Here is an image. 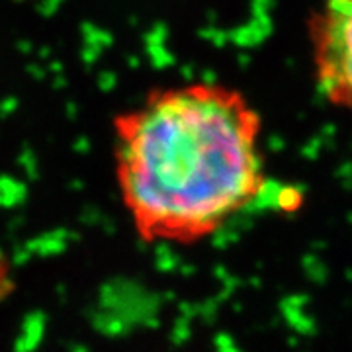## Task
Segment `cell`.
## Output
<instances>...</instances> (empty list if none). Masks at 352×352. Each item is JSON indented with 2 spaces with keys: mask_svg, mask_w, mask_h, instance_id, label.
<instances>
[{
  "mask_svg": "<svg viewBox=\"0 0 352 352\" xmlns=\"http://www.w3.org/2000/svg\"><path fill=\"white\" fill-rule=\"evenodd\" d=\"M309 41L321 92L352 110V0H323L309 20Z\"/></svg>",
  "mask_w": 352,
  "mask_h": 352,
  "instance_id": "cell-2",
  "label": "cell"
},
{
  "mask_svg": "<svg viewBox=\"0 0 352 352\" xmlns=\"http://www.w3.org/2000/svg\"><path fill=\"white\" fill-rule=\"evenodd\" d=\"M261 120L223 87L155 94L118 126L116 182L145 243H198L263 186Z\"/></svg>",
  "mask_w": 352,
  "mask_h": 352,
  "instance_id": "cell-1",
  "label": "cell"
},
{
  "mask_svg": "<svg viewBox=\"0 0 352 352\" xmlns=\"http://www.w3.org/2000/svg\"><path fill=\"white\" fill-rule=\"evenodd\" d=\"M14 286V274H12V264L8 261V256L0 251V302L6 300L10 296Z\"/></svg>",
  "mask_w": 352,
  "mask_h": 352,
  "instance_id": "cell-3",
  "label": "cell"
}]
</instances>
